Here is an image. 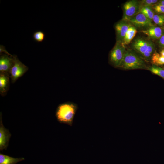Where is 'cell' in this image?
Masks as SVG:
<instances>
[{"mask_svg": "<svg viewBox=\"0 0 164 164\" xmlns=\"http://www.w3.org/2000/svg\"><path fill=\"white\" fill-rule=\"evenodd\" d=\"M158 3L164 6V0H162L159 1Z\"/></svg>", "mask_w": 164, "mask_h": 164, "instance_id": "d4e9b609", "label": "cell"}, {"mask_svg": "<svg viewBox=\"0 0 164 164\" xmlns=\"http://www.w3.org/2000/svg\"><path fill=\"white\" fill-rule=\"evenodd\" d=\"M13 57L14 63L9 72L10 78L12 83L15 82L28 70V67L19 60L16 55H13Z\"/></svg>", "mask_w": 164, "mask_h": 164, "instance_id": "277c9868", "label": "cell"}, {"mask_svg": "<svg viewBox=\"0 0 164 164\" xmlns=\"http://www.w3.org/2000/svg\"><path fill=\"white\" fill-rule=\"evenodd\" d=\"M13 56L9 57L5 54H0V72L5 73L9 74L11 68L14 63Z\"/></svg>", "mask_w": 164, "mask_h": 164, "instance_id": "9c48e42d", "label": "cell"}, {"mask_svg": "<svg viewBox=\"0 0 164 164\" xmlns=\"http://www.w3.org/2000/svg\"><path fill=\"white\" fill-rule=\"evenodd\" d=\"M23 157L15 158L0 153V164H16L18 162L24 160Z\"/></svg>", "mask_w": 164, "mask_h": 164, "instance_id": "4fadbf2b", "label": "cell"}, {"mask_svg": "<svg viewBox=\"0 0 164 164\" xmlns=\"http://www.w3.org/2000/svg\"><path fill=\"white\" fill-rule=\"evenodd\" d=\"M142 32L150 38L154 39H159L164 34L162 28L154 26L143 30Z\"/></svg>", "mask_w": 164, "mask_h": 164, "instance_id": "8fae6325", "label": "cell"}, {"mask_svg": "<svg viewBox=\"0 0 164 164\" xmlns=\"http://www.w3.org/2000/svg\"><path fill=\"white\" fill-rule=\"evenodd\" d=\"M152 20L156 25L159 26H162L164 24V15L155 14Z\"/></svg>", "mask_w": 164, "mask_h": 164, "instance_id": "ac0fdd59", "label": "cell"}, {"mask_svg": "<svg viewBox=\"0 0 164 164\" xmlns=\"http://www.w3.org/2000/svg\"><path fill=\"white\" fill-rule=\"evenodd\" d=\"M158 2L157 0H143L140 2V6L151 7L155 5Z\"/></svg>", "mask_w": 164, "mask_h": 164, "instance_id": "ffe728a7", "label": "cell"}, {"mask_svg": "<svg viewBox=\"0 0 164 164\" xmlns=\"http://www.w3.org/2000/svg\"><path fill=\"white\" fill-rule=\"evenodd\" d=\"M137 32L136 28L133 26H130L127 31L122 43L125 46L129 44Z\"/></svg>", "mask_w": 164, "mask_h": 164, "instance_id": "5bb4252c", "label": "cell"}, {"mask_svg": "<svg viewBox=\"0 0 164 164\" xmlns=\"http://www.w3.org/2000/svg\"><path fill=\"white\" fill-rule=\"evenodd\" d=\"M144 61L132 50H126L123 59L119 68L125 70L145 69Z\"/></svg>", "mask_w": 164, "mask_h": 164, "instance_id": "7a4b0ae2", "label": "cell"}, {"mask_svg": "<svg viewBox=\"0 0 164 164\" xmlns=\"http://www.w3.org/2000/svg\"><path fill=\"white\" fill-rule=\"evenodd\" d=\"M153 74L160 76L164 80V69L162 68L154 65L148 68V69Z\"/></svg>", "mask_w": 164, "mask_h": 164, "instance_id": "e0dca14e", "label": "cell"}, {"mask_svg": "<svg viewBox=\"0 0 164 164\" xmlns=\"http://www.w3.org/2000/svg\"><path fill=\"white\" fill-rule=\"evenodd\" d=\"M140 8V2L135 0L126 2L123 5L122 20L128 21L133 16L139 13Z\"/></svg>", "mask_w": 164, "mask_h": 164, "instance_id": "5b68a950", "label": "cell"}, {"mask_svg": "<svg viewBox=\"0 0 164 164\" xmlns=\"http://www.w3.org/2000/svg\"><path fill=\"white\" fill-rule=\"evenodd\" d=\"M126 50L125 46L121 43L116 42L109 54V63L114 67H118L123 59Z\"/></svg>", "mask_w": 164, "mask_h": 164, "instance_id": "3957f363", "label": "cell"}, {"mask_svg": "<svg viewBox=\"0 0 164 164\" xmlns=\"http://www.w3.org/2000/svg\"><path fill=\"white\" fill-rule=\"evenodd\" d=\"M132 25L128 21L121 20L117 22L114 28L116 34V42L121 43L129 27Z\"/></svg>", "mask_w": 164, "mask_h": 164, "instance_id": "52a82bcc", "label": "cell"}, {"mask_svg": "<svg viewBox=\"0 0 164 164\" xmlns=\"http://www.w3.org/2000/svg\"></svg>", "mask_w": 164, "mask_h": 164, "instance_id": "484cf974", "label": "cell"}, {"mask_svg": "<svg viewBox=\"0 0 164 164\" xmlns=\"http://www.w3.org/2000/svg\"><path fill=\"white\" fill-rule=\"evenodd\" d=\"M160 54L164 57V49H162L160 52Z\"/></svg>", "mask_w": 164, "mask_h": 164, "instance_id": "cb8c5ba5", "label": "cell"}, {"mask_svg": "<svg viewBox=\"0 0 164 164\" xmlns=\"http://www.w3.org/2000/svg\"><path fill=\"white\" fill-rule=\"evenodd\" d=\"M159 43L161 47H164V34L159 39Z\"/></svg>", "mask_w": 164, "mask_h": 164, "instance_id": "603a6c76", "label": "cell"}, {"mask_svg": "<svg viewBox=\"0 0 164 164\" xmlns=\"http://www.w3.org/2000/svg\"><path fill=\"white\" fill-rule=\"evenodd\" d=\"M78 108V105L73 102H67L59 104L55 112V116L60 123L73 125V119Z\"/></svg>", "mask_w": 164, "mask_h": 164, "instance_id": "6da1fadb", "label": "cell"}, {"mask_svg": "<svg viewBox=\"0 0 164 164\" xmlns=\"http://www.w3.org/2000/svg\"><path fill=\"white\" fill-rule=\"evenodd\" d=\"M10 78L9 74L0 72V94L2 96H5L9 89Z\"/></svg>", "mask_w": 164, "mask_h": 164, "instance_id": "7c38bea8", "label": "cell"}, {"mask_svg": "<svg viewBox=\"0 0 164 164\" xmlns=\"http://www.w3.org/2000/svg\"><path fill=\"white\" fill-rule=\"evenodd\" d=\"M128 21L135 28L145 29L153 26L152 21L141 13H139L131 18Z\"/></svg>", "mask_w": 164, "mask_h": 164, "instance_id": "8992f818", "label": "cell"}, {"mask_svg": "<svg viewBox=\"0 0 164 164\" xmlns=\"http://www.w3.org/2000/svg\"><path fill=\"white\" fill-rule=\"evenodd\" d=\"M0 117V150L2 151L6 149L11 134L3 125L1 112Z\"/></svg>", "mask_w": 164, "mask_h": 164, "instance_id": "ba28073f", "label": "cell"}, {"mask_svg": "<svg viewBox=\"0 0 164 164\" xmlns=\"http://www.w3.org/2000/svg\"><path fill=\"white\" fill-rule=\"evenodd\" d=\"M150 42L142 38H138L133 42L132 47L136 52L142 55L147 52Z\"/></svg>", "mask_w": 164, "mask_h": 164, "instance_id": "30bf717a", "label": "cell"}, {"mask_svg": "<svg viewBox=\"0 0 164 164\" xmlns=\"http://www.w3.org/2000/svg\"><path fill=\"white\" fill-rule=\"evenodd\" d=\"M154 11L158 14H164V6L158 3L152 6Z\"/></svg>", "mask_w": 164, "mask_h": 164, "instance_id": "44dd1931", "label": "cell"}, {"mask_svg": "<svg viewBox=\"0 0 164 164\" xmlns=\"http://www.w3.org/2000/svg\"><path fill=\"white\" fill-rule=\"evenodd\" d=\"M139 13H142L152 21L155 15L152 7L149 6H140Z\"/></svg>", "mask_w": 164, "mask_h": 164, "instance_id": "2e32d148", "label": "cell"}, {"mask_svg": "<svg viewBox=\"0 0 164 164\" xmlns=\"http://www.w3.org/2000/svg\"><path fill=\"white\" fill-rule=\"evenodd\" d=\"M45 33L41 31H38L35 32L33 35L34 40L37 42H42L45 38Z\"/></svg>", "mask_w": 164, "mask_h": 164, "instance_id": "d6986e66", "label": "cell"}, {"mask_svg": "<svg viewBox=\"0 0 164 164\" xmlns=\"http://www.w3.org/2000/svg\"><path fill=\"white\" fill-rule=\"evenodd\" d=\"M4 53L5 54L8 55L10 56H13V55H12L11 54L9 53L8 51L5 49V47L4 46L2 45H0V54H1L2 53Z\"/></svg>", "mask_w": 164, "mask_h": 164, "instance_id": "7402d4cb", "label": "cell"}, {"mask_svg": "<svg viewBox=\"0 0 164 164\" xmlns=\"http://www.w3.org/2000/svg\"><path fill=\"white\" fill-rule=\"evenodd\" d=\"M151 61L153 65L157 66L162 65L164 64V57L155 50L152 55Z\"/></svg>", "mask_w": 164, "mask_h": 164, "instance_id": "9a60e30c", "label": "cell"}]
</instances>
